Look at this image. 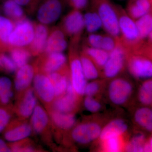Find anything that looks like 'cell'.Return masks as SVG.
I'll use <instances>...</instances> for the list:
<instances>
[{
    "mask_svg": "<svg viewBox=\"0 0 152 152\" xmlns=\"http://www.w3.org/2000/svg\"><path fill=\"white\" fill-rule=\"evenodd\" d=\"M116 9L118 18L121 42L129 51H135L143 43L135 22L121 7L116 5Z\"/></svg>",
    "mask_w": 152,
    "mask_h": 152,
    "instance_id": "1",
    "label": "cell"
},
{
    "mask_svg": "<svg viewBox=\"0 0 152 152\" xmlns=\"http://www.w3.org/2000/svg\"><path fill=\"white\" fill-rule=\"evenodd\" d=\"M94 10L99 14L102 27L109 35L115 39L121 37L118 18L116 5L110 0H91Z\"/></svg>",
    "mask_w": 152,
    "mask_h": 152,
    "instance_id": "2",
    "label": "cell"
},
{
    "mask_svg": "<svg viewBox=\"0 0 152 152\" xmlns=\"http://www.w3.org/2000/svg\"><path fill=\"white\" fill-rule=\"evenodd\" d=\"M128 69L131 75L139 80L152 78V61L145 55L128 51Z\"/></svg>",
    "mask_w": 152,
    "mask_h": 152,
    "instance_id": "3",
    "label": "cell"
},
{
    "mask_svg": "<svg viewBox=\"0 0 152 152\" xmlns=\"http://www.w3.org/2000/svg\"><path fill=\"white\" fill-rule=\"evenodd\" d=\"M35 25L27 19L17 22L9 38L8 45L13 48L29 46L34 37Z\"/></svg>",
    "mask_w": 152,
    "mask_h": 152,
    "instance_id": "4",
    "label": "cell"
},
{
    "mask_svg": "<svg viewBox=\"0 0 152 152\" xmlns=\"http://www.w3.org/2000/svg\"><path fill=\"white\" fill-rule=\"evenodd\" d=\"M128 50L117 39L116 46L109 53L108 59L103 68L104 75L107 78H113L121 72L127 57Z\"/></svg>",
    "mask_w": 152,
    "mask_h": 152,
    "instance_id": "5",
    "label": "cell"
},
{
    "mask_svg": "<svg viewBox=\"0 0 152 152\" xmlns=\"http://www.w3.org/2000/svg\"><path fill=\"white\" fill-rule=\"evenodd\" d=\"M65 0H44L37 8V19L40 23L52 24L62 13Z\"/></svg>",
    "mask_w": 152,
    "mask_h": 152,
    "instance_id": "6",
    "label": "cell"
},
{
    "mask_svg": "<svg viewBox=\"0 0 152 152\" xmlns=\"http://www.w3.org/2000/svg\"><path fill=\"white\" fill-rule=\"evenodd\" d=\"M78 42H72L70 49L71 56L70 70L71 83L76 94L80 95L85 94L87 85V79L85 77L80 59L77 54Z\"/></svg>",
    "mask_w": 152,
    "mask_h": 152,
    "instance_id": "7",
    "label": "cell"
},
{
    "mask_svg": "<svg viewBox=\"0 0 152 152\" xmlns=\"http://www.w3.org/2000/svg\"><path fill=\"white\" fill-rule=\"evenodd\" d=\"M133 91L132 85L130 82L125 79H115L112 80L109 85V98L113 103L121 105L129 99Z\"/></svg>",
    "mask_w": 152,
    "mask_h": 152,
    "instance_id": "8",
    "label": "cell"
},
{
    "mask_svg": "<svg viewBox=\"0 0 152 152\" xmlns=\"http://www.w3.org/2000/svg\"><path fill=\"white\" fill-rule=\"evenodd\" d=\"M84 28V16L79 10L73 9L63 19L61 29L72 40H79Z\"/></svg>",
    "mask_w": 152,
    "mask_h": 152,
    "instance_id": "9",
    "label": "cell"
},
{
    "mask_svg": "<svg viewBox=\"0 0 152 152\" xmlns=\"http://www.w3.org/2000/svg\"><path fill=\"white\" fill-rule=\"evenodd\" d=\"M102 128L97 124L89 123L78 125L72 132V137L77 143L88 144L100 136Z\"/></svg>",
    "mask_w": 152,
    "mask_h": 152,
    "instance_id": "10",
    "label": "cell"
},
{
    "mask_svg": "<svg viewBox=\"0 0 152 152\" xmlns=\"http://www.w3.org/2000/svg\"><path fill=\"white\" fill-rule=\"evenodd\" d=\"M68 46L65 33L61 28H55L50 32L45 53H63Z\"/></svg>",
    "mask_w": 152,
    "mask_h": 152,
    "instance_id": "11",
    "label": "cell"
},
{
    "mask_svg": "<svg viewBox=\"0 0 152 152\" xmlns=\"http://www.w3.org/2000/svg\"><path fill=\"white\" fill-rule=\"evenodd\" d=\"M49 32L47 26L39 23L35 25L34 37L29 50L31 54L38 55L45 52Z\"/></svg>",
    "mask_w": 152,
    "mask_h": 152,
    "instance_id": "12",
    "label": "cell"
},
{
    "mask_svg": "<svg viewBox=\"0 0 152 152\" xmlns=\"http://www.w3.org/2000/svg\"><path fill=\"white\" fill-rule=\"evenodd\" d=\"M36 91L42 99L46 102H50L54 97L55 92L53 84L48 77L38 74L34 80Z\"/></svg>",
    "mask_w": 152,
    "mask_h": 152,
    "instance_id": "13",
    "label": "cell"
},
{
    "mask_svg": "<svg viewBox=\"0 0 152 152\" xmlns=\"http://www.w3.org/2000/svg\"><path fill=\"white\" fill-rule=\"evenodd\" d=\"M134 118L136 124L142 130L152 133V111L151 107L141 105L136 110Z\"/></svg>",
    "mask_w": 152,
    "mask_h": 152,
    "instance_id": "14",
    "label": "cell"
},
{
    "mask_svg": "<svg viewBox=\"0 0 152 152\" xmlns=\"http://www.w3.org/2000/svg\"><path fill=\"white\" fill-rule=\"evenodd\" d=\"M128 125L121 119L112 121L102 129L99 138L102 141L109 138L121 137L127 131Z\"/></svg>",
    "mask_w": 152,
    "mask_h": 152,
    "instance_id": "15",
    "label": "cell"
},
{
    "mask_svg": "<svg viewBox=\"0 0 152 152\" xmlns=\"http://www.w3.org/2000/svg\"><path fill=\"white\" fill-rule=\"evenodd\" d=\"M127 13L133 20H137L146 14L152 12L150 0H131L128 5Z\"/></svg>",
    "mask_w": 152,
    "mask_h": 152,
    "instance_id": "16",
    "label": "cell"
},
{
    "mask_svg": "<svg viewBox=\"0 0 152 152\" xmlns=\"http://www.w3.org/2000/svg\"><path fill=\"white\" fill-rule=\"evenodd\" d=\"M34 69L32 66L26 64L20 68L17 72L15 80L16 89L21 91L29 86L33 80Z\"/></svg>",
    "mask_w": 152,
    "mask_h": 152,
    "instance_id": "17",
    "label": "cell"
},
{
    "mask_svg": "<svg viewBox=\"0 0 152 152\" xmlns=\"http://www.w3.org/2000/svg\"><path fill=\"white\" fill-rule=\"evenodd\" d=\"M46 54V57L43 66V70L47 73L56 72L64 67L66 63V57L63 53H53Z\"/></svg>",
    "mask_w": 152,
    "mask_h": 152,
    "instance_id": "18",
    "label": "cell"
},
{
    "mask_svg": "<svg viewBox=\"0 0 152 152\" xmlns=\"http://www.w3.org/2000/svg\"><path fill=\"white\" fill-rule=\"evenodd\" d=\"M3 10L4 14L9 18L17 21L24 19L23 8L15 0H6L3 4Z\"/></svg>",
    "mask_w": 152,
    "mask_h": 152,
    "instance_id": "19",
    "label": "cell"
},
{
    "mask_svg": "<svg viewBox=\"0 0 152 152\" xmlns=\"http://www.w3.org/2000/svg\"><path fill=\"white\" fill-rule=\"evenodd\" d=\"M84 52L94 62L97 68L103 69L109 57V53L102 49L85 47Z\"/></svg>",
    "mask_w": 152,
    "mask_h": 152,
    "instance_id": "20",
    "label": "cell"
},
{
    "mask_svg": "<svg viewBox=\"0 0 152 152\" xmlns=\"http://www.w3.org/2000/svg\"><path fill=\"white\" fill-rule=\"evenodd\" d=\"M77 97L76 94L67 93L64 96L58 99L54 104V107L57 112L70 113L76 107Z\"/></svg>",
    "mask_w": 152,
    "mask_h": 152,
    "instance_id": "21",
    "label": "cell"
},
{
    "mask_svg": "<svg viewBox=\"0 0 152 152\" xmlns=\"http://www.w3.org/2000/svg\"><path fill=\"white\" fill-rule=\"evenodd\" d=\"M32 125L36 133L42 132L48 122V117L42 108L37 106L35 108L32 116Z\"/></svg>",
    "mask_w": 152,
    "mask_h": 152,
    "instance_id": "22",
    "label": "cell"
},
{
    "mask_svg": "<svg viewBox=\"0 0 152 152\" xmlns=\"http://www.w3.org/2000/svg\"><path fill=\"white\" fill-rule=\"evenodd\" d=\"M31 132V126L24 124L7 131L4 134L5 139L10 142L18 141L28 137Z\"/></svg>",
    "mask_w": 152,
    "mask_h": 152,
    "instance_id": "23",
    "label": "cell"
},
{
    "mask_svg": "<svg viewBox=\"0 0 152 152\" xmlns=\"http://www.w3.org/2000/svg\"><path fill=\"white\" fill-rule=\"evenodd\" d=\"M139 102L142 105H152V78L144 80L139 88L137 93Z\"/></svg>",
    "mask_w": 152,
    "mask_h": 152,
    "instance_id": "24",
    "label": "cell"
},
{
    "mask_svg": "<svg viewBox=\"0 0 152 152\" xmlns=\"http://www.w3.org/2000/svg\"><path fill=\"white\" fill-rule=\"evenodd\" d=\"M80 59L86 79L88 80L97 79L99 77L97 67L84 52L82 53Z\"/></svg>",
    "mask_w": 152,
    "mask_h": 152,
    "instance_id": "25",
    "label": "cell"
},
{
    "mask_svg": "<svg viewBox=\"0 0 152 152\" xmlns=\"http://www.w3.org/2000/svg\"><path fill=\"white\" fill-rule=\"evenodd\" d=\"M37 100L32 89L28 90L25 94L23 100L19 108L20 113L23 117H28L32 114L36 105Z\"/></svg>",
    "mask_w": 152,
    "mask_h": 152,
    "instance_id": "26",
    "label": "cell"
},
{
    "mask_svg": "<svg viewBox=\"0 0 152 152\" xmlns=\"http://www.w3.org/2000/svg\"><path fill=\"white\" fill-rule=\"evenodd\" d=\"M52 119L57 126L63 129H69L72 127L76 122L73 114L57 112L52 115Z\"/></svg>",
    "mask_w": 152,
    "mask_h": 152,
    "instance_id": "27",
    "label": "cell"
},
{
    "mask_svg": "<svg viewBox=\"0 0 152 152\" xmlns=\"http://www.w3.org/2000/svg\"><path fill=\"white\" fill-rule=\"evenodd\" d=\"M83 16L85 28L88 32L94 33L102 27V20L95 10L88 12Z\"/></svg>",
    "mask_w": 152,
    "mask_h": 152,
    "instance_id": "28",
    "label": "cell"
},
{
    "mask_svg": "<svg viewBox=\"0 0 152 152\" xmlns=\"http://www.w3.org/2000/svg\"><path fill=\"white\" fill-rule=\"evenodd\" d=\"M48 77L53 84L55 96H59L65 92L69 82L66 76L55 72L49 74Z\"/></svg>",
    "mask_w": 152,
    "mask_h": 152,
    "instance_id": "29",
    "label": "cell"
},
{
    "mask_svg": "<svg viewBox=\"0 0 152 152\" xmlns=\"http://www.w3.org/2000/svg\"><path fill=\"white\" fill-rule=\"evenodd\" d=\"M135 23L140 37L143 40L148 37L152 31V12L146 14L137 19Z\"/></svg>",
    "mask_w": 152,
    "mask_h": 152,
    "instance_id": "30",
    "label": "cell"
},
{
    "mask_svg": "<svg viewBox=\"0 0 152 152\" xmlns=\"http://www.w3.org/2000/svg\"><path fill=\"white\" fill-rule=\"evenodd\" d=\"M29 50L25 48H13L10 51V57L18 68L27 64L31 58Z\"/></svg>",
    "mask_w": 152,
    "mask_h": 152,
    "instance_id": "31",
    "label": "cell"
},
{
    "mask_svg": "<svg viewBox=\"0 0 152 152\" xmlns=\"http://www.w3.org/2000/svg\"><path fill=\"white\" fill-rule=\"evenodd\" d=\"M148 140L144 133L139 132L129 142L126 150L128 152H145Z\"/></svg>",
    "mask_w": 152,
    "mask_h": 152,
    "instance_id": "32",
    "label": "cell"
},
{
    "mask_svg": "<svg viewBox=\"0 0 152 152\" xmlns=\"http://www.w3.org/2000/svg\"><path fill=\"white\" fill-rule=\"evenodd\" d=\"M15 26L10 18L0 16V41L2 43L8 45L9 38Z\"/></svg>",
    "mask_w": 152,
    "mask_h": 152,
    "instance_id": "33",
    "label": "cell"
},
{
    "mask_svg": "<svg viewBox=\"0 0 152 152\" xmlns=\"http://www.w3.org/2000/svg\"><path fill=\"white\" fill-rule=\"evenodd\" d=\"M12 86V82L8 77H0V102L2 103H8L12 97L13 93L11 90Z\"/></svg>",
    "mask_w": 152,
    "mask_h": 152,
    "instance_id": "34",
    "label": "cell"
},
{
    "mask_svg": "<svg viewBox=\"0 0 152 152\" xmlns=\"http://www.w3.org/2000/svg\"><path fill=\"white\" fill-rule=\"evenodd\" d=\"M121 137H112L102 141L103 143V148L104 151L109 152H118L121 151L122 148Z\"/></svg>",
    "mask_w": 152,
    "mask_h": 152,
    "instance_id": "35",
    "label": "cell"
},
{
    "mask_svg": "<svg viewBox=\"0 0 152 152\" xmlns=\"http://www.w3.org/2000/svg\"><path fill=\"white\" fill-rule=\"evenodd\" d=\"M0 60L2 64V67L10 73L15 72L16 71L17 66L10 56L5 54L0 55Z\"/></svg>",
    "mask_w": 152,
    "mask_h": 152,
    "instance_id": "36",
    "label": "cell"
},
{
    "mask_svg": "<svg viewBox=\"0 0 152 152\" xmlns=\"http://www.w3.org/2000/svg\"><path fill=\"white\" fill-rule=\"evenodd\" d=\"M117 43V39L110 35H104L100 49L110 53L115 48Z\"/></svg>",
    "mask_w": 152,
    "mask_h": 152,
    "instance_id": "37",
    "label": "cell"
},
{
    "mask_svg": "<svg viewBox=\"0 0 152 152\" xmlns=\"http://www.w3.org/2000/svg\"><path fill=\"white\" fill-rule=\"evenodd\" d=\"M85 107L88 111L91 113H96L100 110L101 105L93 96H87L84 102Z\"/></svg>",
    "mask_w": 152,
    "mask_h": 152,
    "instance_id": "38",
    "label": "cell"
},
{
    "mask_svg": "<svg viewBox=\"0 0 152 152\" xmlns=\"http://www.w3.org/2000/svg\"><path fill=\"white\" fill-rule=\"evenodd\" d=\"M103 36L94 33L91 34L88 37V42L90 47L100 49Z\"/></svg>",
    "mask_w": 152,
    "mask_h": 152,
    "instance_id": "39",
    "label": "cell"
},
{
    "mask_svg": "<svg viewBox=\"0 0 152 152\" xmlns=\"http://www.w3.org/2000/svg\"><path fill=\"white\" fill-rule=\"evenodd\" d=\"M67 4L73 9L82 10L87 7L89 0H65Z\"/></svg>",
    "mask_w": 152,
    "mask_h": 152,
    "instance_id": "40",
    "label": "cell"
},
{
    "mask_svg": "<svg viewBox=\"0 0 152 152\" xmlns=\"http://www.w3.org/2000/svg\"><path fill=\"white\" fill-rule=\"evenodd\" d=\"M10 113L4 109L0 108V133L7 126L10 119Z\"/></svg>",
    "mask_w": 152,
    "mask_h": 152,
    "instance_id": "41",
    "label": "cell"
},
{
    "mask_svg": "<svg viewBox=\"0 0 152 152\" xmlns=\"http://www.w3.org/2000/svg\"><path fill=\"white\" fill-rule=\"evenodd\" d=\"M99 89V86L96 82H92L87 84L85 89V94L87 96H93L97 94Z\"/></svg>",
    "mask_w": 152,
    "mask_h": 152,
    "instance_id": "42",
    "label": "cell"
},
{
    "mask_svg": "<svg viewBox=\"0 0 152 152\" xmlns=\"http://www.w3.org/2000/svg\"><path fill=\"white\" fill-rule=\"evenodd\" d=\"M18 4L23 7H29L34 9L37 8L39 6V3L36 0H15Z\"/></svg>",
    "mask_w": 152,
    "mask_h": 152,
    "instance_id": "43",
    "label": "cell"
},
{
    "mask_svg": "<svg viewBox=\"0 0 152 152\" xmlns=\"http://www.w3.org/2000/svg\"><path fill=\"white\" fill-rule=\"evenodd\" d=\"M137 52L145 55L152 61V44H143Z\"/></svg>",
    "mask_w": 152,
    "mask_h": 152,
    "instance_id": "44",
    "label": "cell"
},
{
    "mask_svg": "<svg viewBox=\"0 0 152 152\" xmlns=\"http://www.w3.org/2000/svg\"><path fill=\"white\" fill-rule=\"evenodd\" d=\"M10 149L7 146L5 142L0 139V152H11Z\"/></svg>",
    "mask_w": 152,
    "mask_h": 152,
    "instance_id": "45",
    "label": "cell"
},
{
    "mask_svg": "<svg viewBox=\"0 0 152 152\" xmlns=\"http://www.w3.org/2000/svg\"><path fill=\"white\" fill-rule=\"evenodd\" d=\"M148 143L149 148L150 152H152V134L151 136L148 139Z\"/></svg>",
    "mask_w": 152,
    "mask_h": 152,
    "instance_id": "46",
    "label": "cell"
},
{
    "mask_svg": "<svg viewBox=\"0 0 152 152\" xmlns=\"http://www.w3.org/2000/svg\"><path fill=\"white\" fill-rule=\"evenodd\" d=\"M148 37V43L150 44H152V31L150 33Z\"/></svg>",
    "mask_w": 152,
    "mask_h": 152,
    "instance_id": "47",
    "label": "cell"
},
{
    "mask_svg": "<svg viewBox=\"0 0 152 152\" xmlns=\"http://www.w3.org/2000/svg\"><path fill=\"white\" fill-rule=\"evenodd\" d=\"M37 1V2L38 3H39V4H40L41 3L44 1V0H36Z\"/></svg>",
    "mask_w": 152,
    "mask_h": 152,
    "instance_id": "48",
    "label": "cell"
},
{
    "mask_svg": "<svg viewBox=\"0 0 152 152\" xmlns=\"http://www.w3.org/2000/svg\"><path fill=\"white\" fill-rule=\"evenodd\" d=\"M0 68H2V64L1 62V60H0Z\"/></svg>",
    "mask_w": 152,
    "mask_h": 152,
    "instance_id": "49",
    "label": "cell"
},
{
    "mask_svg": "<svg viewBox=\"0 0 152 152\" xmlns=\"http://www.w3.org/2000/svg\"><path fill=\"white\" fill-rule=\"evenodd\" d=\"M150 1H151V3L152 5V0H150Z\"/></svg>",
    "mask_w": 152,
    "mask_h": 152,
    "instance_id": "50",
    "label": "cell"
},
{
    "mask_svg": "<svg viewBox=\"0 0 152 152\" xmlns=\"http://www.w3.org/2000/svg\"><path fill=\"white\" fill-rule=\"evenodd\" d=\"M151 108L152 111V105L151 106Z\"/></svg>",
    "mask_w": 152,
    "mask_h": 152,
    "instance_id": "51",
    "label": "cell"
},
{
    "mask_svg": "<svg viewBox=\"0 0 152 152\" xmlns=\"http://www.w3.org/2000/svg\"></svg>",
    "mask_w": 152,
    "mask_h": 152,
    "instance_id": "52",
    "label": "cell"
}]
</instances>
